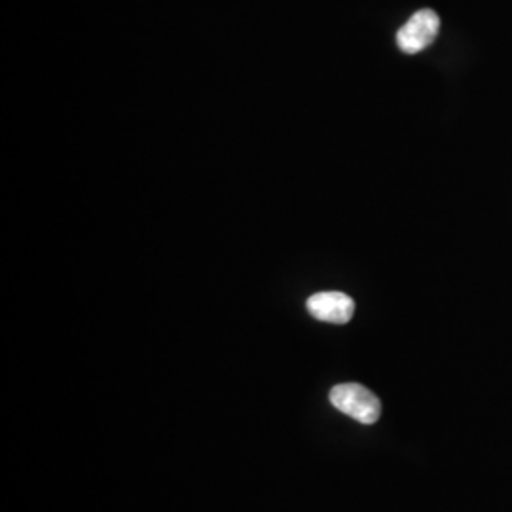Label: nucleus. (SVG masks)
Wrapping results in <instances>:
<instances>
[{"instance_id":"obj_1","label":"nucleus","mask_w":512,"mask_h":512,"mask_svg":"<svg viewBox=\"0 0 512 512\" xmlns=\"http://www.w3.org/2000/svg\"><path fill=\"white\" fill-rule=\"evenodd\" d=\"M330 403L336 410L365 425L376 423L382 414L380 399L361 384L334 385L330 391Z\"/></svg>"},{"instance_id":"obj_2","label":"nucleus","mask_w":512,"mask_h":512,"mask_svg":"<svg viewBox=\"0 0 512 512\" xmlns=\"http://www.w3.org/2000/svg\"><path fill=\"white\" fill-rule=\"evenodd\" d=\"M440 18L437 12L425 8L416 12L397 33V44L404 54H420L429 48L439 35Z\"/></svg>"},{"instance_id":"obj_3","label":"nucleus","mask_w":512,"mask_h":512,"mask_svg":"<svg viewBox=\"0 0 512 512\" xmlns=\"http://www.w3.org/2000/svg\"><path fill=\"white\" fill-rule=\"evenodd\" d=\"M306 306L311 317L332 325H346L355 313V302L351 296L336 291L313 294L308 298Z\"/></svg>"}]
</instances>
